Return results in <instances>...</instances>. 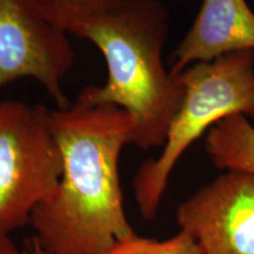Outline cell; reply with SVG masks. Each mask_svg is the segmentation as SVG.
I'll return each instance as SVG.
<instances>
[{
    "mask_svg": "<svg viewBox=\"0 0 254 254\" xmlns=\"http://www.w3.org/2000/svg\"><path fill=\"white\" fill-rule=\"evenodd\" d=\"M63 158L57 189L32 214L34 240L49 254H105L135 234L124 208L119 161L134 124L114 106L75 101L50 110Z\"/></svg>",
    "mask_w": 254,
    "mask_h": 254,
    "instance_id": "6da1fadb",
    "label": "cell"
},
{
    "mask_svg": "<svg viewBox=\"0 0 254 254\" xmlns=\"http://www.w3.org/2000/svg\"><path fill=\"white\" fill-rule=\"evenodd\" d=\"M168 19L160 0H131L60 26L97 46L106 64L105 84L82 88L75 101L128 113L134 124L132 145L140 150L163 147L183 99L179 75L164 62Z\"/></svg>",
    "mask_w": 254,
    "mask_h": 254,
    "instance_id": "7a4b0ae2",
    "label": "cell"
},
{
    "mask_svg": "<svg viewBox=\"0 0 254 254\" xmlns=\"http://www.w3.org/2000/svg\"><path fill=\"white\" fill-rule=\"evenodd\" d=\"M183 99L157 158L139 167L133 192L141 217L158 213L174 167L193 142L230 116L254 122V52L243 51L190 66L179 74Z\"/></svg>",
    "mask_w": 254,
    "mask_h": 254,
    "instance_id": "3957f363",
    "label": "cell"
},
{
    "mask_svg": "<svg viewBox=\"0 0 254 254\" xmlns=\"http://www.w3.org/2000/svg\"><path fill=\"white\" fill-rule=\"evenodd\" d=\"M63 158L50 127V110L0 101V230L30 225L34 209L58 186Z\"/></svg>",
    "mask_w": 254,
    "mask_h": 254,
    "instance_id": "277c9868",
    "label": "cell"
},
{
    "mask_svg": "<svg viewBox=\"0 0 254 254\" xmlns=\"http://www.w3.org/2000/svg\"><path fill=\"white\" fill-rule=\"evenodd\" d=\"M74 63L69 34L51 20L41 0H0V90L34 79L65 109L71 103L63 84Z\"/></svg>",
    "mask_w": 254,
    "mask_h": 254,
    "instance_id": "5b68a950",
    "label": "cell"
},
{
    "mask_svg": "<svg viewBox=\"0 0 254 254\" xmlns=\"http://www.w3.org/2000/svg\"><path fill=\"white\" fill-rule=\"evenodd\" d=\"M176 220L201 254H254V174L225 171L178 206Z\"/></svg>",
    "mask_w": 254,
    "mask_h": 254,
    "instance_id": "8992f818",
    "label": "cell"
},
{
    "mask_svg": "<svg viewBox=\"0 0 254 254\" xmlns=\"http://www.w3.org/2000/svg\"><path fill=\"white\" fill-rule=\"evenodd\" d=\"M243 51L254 52V12L246 0H202L171 56L170 69L179 75L194 64Z\"/></svg>",
    "mask_w": 254,
    "mask_h": 254,
    "instance_id": "52a82bcc",
    "label": "cell"
},
{
    "mask_svg": "<svg viewBox=\"0 0 254 254\" xmlns=\"http://www.w3.org/2000/svg\"><path fill=\"white\" fill-rule=\"evenodd\" d=\"M205 151L220 170L254 174V126L246 117L236 114L222 119L207 132Z\"/></svg>",
    "mask_w": 254,
    "mask_h": 254,
    "instance_id": "ba28073f",
    "label": "cell"
},
{
    "mask_svg": "<svg viewBox=\"0 0 254 254\" xmlns=\"http://www.w3.org/2000/svg\"><path fill=\"white\" fill-rule=\"evenodd\" d=\"M105 254H201L194 239L184 231L166 240H155L151 238L133 234L117 243Z\"/></svg>",
    "mask_w": 254,
    "mask_h": 254,
    "instance_id": "9c48e42d",
    "label": "cell"
},
{
    "mask_svg": "<svg viewBox=\"0 0 254 254\" xmlns=\"http://www.w3.org/2000/svg\"><path fill=\"white\" fill-rule=\"evenodd\" d=\"M47 15L58 26L69 19L123 5L131 0H41Z\"/></svg>",
    "mask_w": 254,
    "mask_h": 254,
    "instance_id": "30bf717a",
    "label": "cell"
},
{
    "mask_svg": "<svg viewBox=\"0 0 254 254\" xmlns=\"http://www.w3.org/2000/svg\"><path fill=\"white\" fill-rule=\"evenodd\" d=\"M0 254H21L7 232L0 230Z\"/></svg>",
    "mask_w": 254,
    "mask_h": 254,
    "instance_id": "8fae6325",
    "label": "cell"
},
{
    "mask_svg": "<svg viewBox=\"0 0 254 254\" xmlns=\"http://www.w3.org/2000/svg\"><path fill=\"white\" fill-rule=\"evenodd\" d=\"M21 254H49V253H47L43 247H40V245L36 240H33L30 245H28L27 249L25 250L24 252H21Z\"/></svg>",
    "mask_w": 254,
    "mask_h": 254,
    "instance_id": "7c38bea8",
    "label": "cell"
}]
</instances>
